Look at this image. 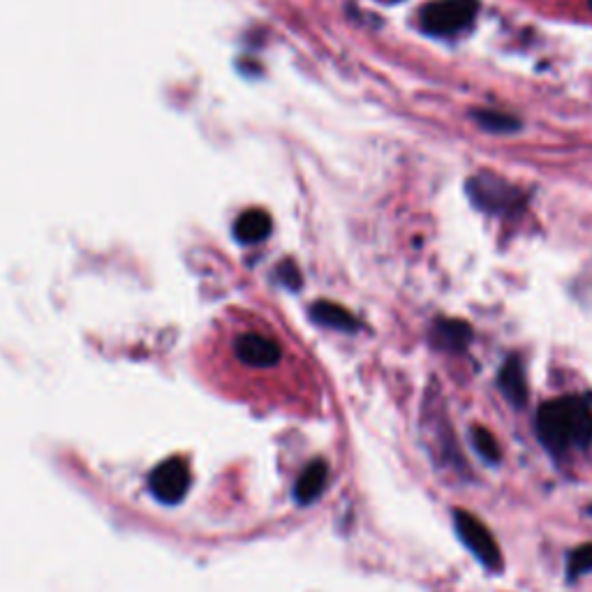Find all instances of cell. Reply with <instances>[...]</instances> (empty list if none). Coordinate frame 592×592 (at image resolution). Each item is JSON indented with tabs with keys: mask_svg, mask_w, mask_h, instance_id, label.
<instances>
[{
	"mask_svg": "<svg viewBox=\"0 0 592 592\" xmlns=\"http://www.w3.org/2000/svg\"><path fill=\"white\" fill-rule=\"evenodd\" d=\"M454 525H456L458 537H461V542L468 546L481 565L493 569V572L502 567L500 546L495 544L491 530H488L479 518H475L470 512H463V509H456Z\"/></svg>",
	"mask_w": 592,
	"mask_h": 592,
	"instance_id": "5b68a950",
	"label": "cell"
},
{
	"mask_svg": "<svg viewBox=\"0 0 592 592\" xmlns=\"http://www.w3.org/2000/svg\"><path fill=\"white\" fill-rule=\"evenodd\" d=\"M472 118H475L479 128L493 132V135H509V132H516L521 128V121L516 116L498 109H475L472 111Z\"/></svg>",
	"mask_w": 592,
	"mask_h": 592,
	"instance_id": "30bf717a",
	"label": "cell"
},
{
	"mask_svg": "<svg viewBox=\"0 0 592 592\" xmlns=\"http://www.w3.org/2000/svg\"><path fill=\"white\" fill-rule=\"evenodd\" d=\"M271 232V218L264 211H246L236 220L234 234L243 243H259Z\"/></svg>",
	"mask_w": 592,
	"mask_h": 592,
	"instance_id": "9c48e42d",
	"label": "cell"
},
{
	"mask_svg": "<svg viewBox=\"0 0 592 592\" xmlns=\"http://www.w3.org/2000/svg\"><path fill=\"white\" fill-rule=\"evenodd\" d=\"M465 192H468L470 202L475 204L479 211L491 213V216L516 213L525 204V195L521 188H516L514 183H509L507 179L491 172L470 176L468 183H465Z\"/></svg>",
	"mask_w": 592,
	"mask_h": 592,
	"instance_id": "3957f363",
	"label": "cell"
},
{
	"mask_svg": "<svg viewBox=\"0 0 592 592\" xmlns=\"http://www.w3.org/2000/svg\"><path fill=\"white\" fill-rule=\"evenodd\" d=\"M498 387L514 407H523L528 403V382H525V370L521 359L509 357L505 364H502L498 373Z\"/></svg>",
	"mask_w": 592,
	"mask_h": 592,
	"instance_id": "ba28073f",
	"label": "cell"
},
{
	"mask_svg": "<svg viewBox=\"0 0 592 592\" xmlns=\"http://www.w3.org/2000/svg\"><path fill=\"white\" fill-rule=\"evenodd\" d=\"M592 569V544H583L574 549L567 558V574L569 579H579Z\"/></svg>",
	"mask_w": 592,
	"mask_h": 592,
	"instance_id": "5bb4252c",
	"label": "cell"
},
{
	"mask_svg": "<svg viewBox=\"0 0 592 592\" xmlns=\"http://www.w3.org/2000/svg\"><path fill=\"white\" fill-rule=\"evenodd\" d=\"M539 440L551 454L572 449H588L592 442V401L590 396H562L539 407Z\"/></svg>",
	"mask_w": 592,
	"mask_h": 592,
	"instance_id": "6da1fadb",
	"label": "cell"
},
{
	"mask_svg": "<svg viewBox=\"0 0 592 592\" xmlns=\"http://www.w3.org/2000/svg\"><path fill=\"white\" fill-rule=\"evenodd\" d=\"M313 317L317 322L327 324V327H333V329H343V331L359 329L357 317L347 313L343 306H336V303H317L313 308Z\"/></svg>",
	"mask_w": 592,
	"mask_h": 592,
	"instance_id": "8fae6325",
	"label": "cell"
},
{
	"mask_svg": "<svg viewBox=\"0 0 592 592\" xmlns=\"http://www.w3.org/2000/svg\"><path fill=\"white\" fill-rule=\"evenodd\" d=\"M324 481H327V468H324L322 463L310 465V470L301 477V484H299V488H296V495H299L303 502H310L315 498V495H320V491L324 488Z\"/></svg>",
	"mask_w": 592,
	"mask_h": 592,
	"instance_id": "4fadbf2b",
	"label": "cell"
},
{
	"mask_svg": "<svg viewBox=\"0 0 592 592\" xmlns=\"http://www.w3.org/2000/svg\"><path fill=\"white\" fill-rule=\"evenodd\" d=\"M472 438V447L477 449V454L484 458L488 463H498L500 461V444L495 440V435L488 431L484 426H475L470 433Z\"/></svg>",
	"mask_w": 592,
	"mask_h": 592,
	"instance_id": "7c38bea8",
	"label": "cell"
},
{
	"mask_svg": "<svg viewBox=\"0 0 592 592\" xmlns=\"http://www.w3.org/2000/svg\"><path fill=\"white\" fill-rule=\"evenodd\" d=\"M190 486V472L188 465L183 461H172L162 463L160 468L153 470L151 475V491L158 495L162 502H176L183 498V493L188 491Z\"/></svg>",
	"mask_w": 592,
	"mask_h": 592,
	"instance_id": "8992f818",
	"label": "cell"
},
{
	"mask_svg": "<svg viewBox=\"0 0 592 592\" xmlns=\"http://www.w3.org/2000/svg\"><path fill=\"white\" fill-rule=\"evenodd\" d=\"M588 3H590V10H592V0H588Z\"/></svg>",
	"mask_w": 592,
	"mask_h": 592,
	"instance_id": "9a60e30c",
	"label": "cell"
},
{
	"mask_svg": "<svg viewBox=\"0 0 592 592\" xmlns=\"http://www.w3.org/2000/svg\"><path fill=\"white\" fill-rule=\"evenodd\" d=\"M287 350L280 340L262 329L236 331L229 340V354L243 377L257 382L276 384L280 370H285Z\"/></svg>",
	"mask_w": 592,
	"mask_h": 592,
	"instance_id": "7a4b0ae2",
	"label": "cell"
},
{
	"mask_svg": "<svg viewBox=\"0 0 592 592\" xmlns=\"http://www.w3.org/2000/svg\"><path fill=\"white\" fill-rule=\"evenodd\" d=\"M479 0H433L421 7L419 24L424 33L435 37H454L475 24Z\"/></svg>",
	"mask_w": 592,
	"mask_h": 592,
	"instance_id": "277c9868",
	"label": "cell"
},
{
	"mask_svg": "<svg viewBox=\"0 0 592 592\" xmlns=\"http://www.w3.org/2000/svg\"><path fill=\"white\" fill-rule=\"evenodd\" d=\"M431 340L438 350L444 352H463L468 350L472 343V327L463 320H449V317H440L435 320L431 329Z\"/></svg>",
	"mask_w": 592,
	"mask_h": 592,
	"instance_id": "52a82bcc",
	"label": "cell"
}]
</instances>
